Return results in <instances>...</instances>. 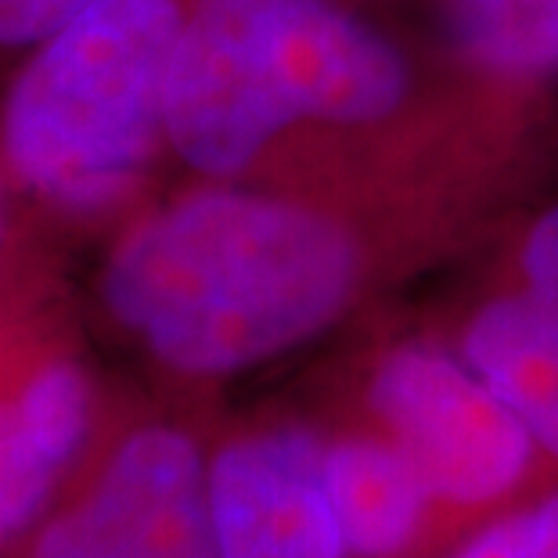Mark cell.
Listing matches in <instances>:
<instances>
[{
  "instance_id": "6da1fadb",
  "label": "cell",
  "mask_w": 558,
  "mask_h": 558,
  "mask_svg": "<svg viewBox=\"0 0 558 558\" xmlns=\"http://www.w3.org/2000/svg\"><path fill=\"white\" fill-rule=\"evenodd\" d=\"M364 292V248L303 202L202 187L148 213L105 259L101 303L184 378H231L342 325Z\"/></svg>"
},
{
  "instance_id": "7a4b0ae2",
  "label": "cell",
  "mask_w": 558,
  "mask_h": 558,
  "mask_svg": "<svg viewBox=\"0 0 558 558\" xmlns=\"http://www.w3.org/2000/svg\"><path fill=\"white\" fill-rule=\"evenodd\" d=\"M411 90L400 47L339 0H195L177 37L166 141L231 181L300 123H375Z\"/></svg>"
},
{
  "instance_id": "3957f363",
  "label": "cell",
  "mask_w": 558,
  "mask_h": 558,
  "mask_svg": "<svg viewBox=\"0 0 558 558\" xmlns=\"http://www.w3.org/2000/svg\"><path fill=\"white\" fill-rule=\"evenodd\" d=\"M181 26L177 0H98L33 47L0 105V151L15 181L65 209L120 202L170 145Z\"/></svg>"
},
{
  "instance_id": "277c9868",
  "label": "cell",
  "mask_w": 558,
  "mask_h": 558,
  "mask_svg": "<svg viewBox=\"0 0 558 558\" xmlns=\"http://www.w3.org/2000/svg\"><path fill=\"white\" fill-rule=\"evenodd\" d=\"M414 461L458 533L558 480L537 439L454 339L403 336L361 375V414Z\"/></svg>"
},
{
  "instance_id": "5b68a950",
  "label": "cell",
  "mask_w": 558,
  "mask_h": 558,
  "mask_svg": "<svg viewBox=\"0 0 558 558\" xmlns=\"http://www.w3.org/2000/svg\"><path fill=\"white\" fill-rule=\"evenodd\" d=\"M33 558H217L209 454L181 425L130 429L47 522Z\"/></svg>"
},
{
  "instance_id": "8992f818",
  "label": "cell",
  "mask_w": 558,
  "mask_h": 558,
  "mask_svg": "<svg viewBox=\"0 0 558 558\" xmlns=\"http://www.w3.org/2000/svg\"><path fill=\"white\" fill-rule=\"evenodd\" d=\"M217 558H347L325 483V433L281 418L209 454Z\"/></svg>"
},
{
  "instance_id": "52a82bcc",
  "label": "cell",
  "mask_w": 558,
  "mask_h": 558,
  "mask_svg": "<svg viewBox=\"0 0 558 558\" xmlns=\"http://www.w3.org/2000/svg\"><path fill=\"white\" fill-rule=\"evenodd\" d=\"M325 483L347 558H436L461 537L429 483L364 418L320 425Z\"/></svg>"
},
{
  "instance_id": "ba28073f",
  "label": "cell",
  "mask_w": 558,
  "mask_h": 558,
  "mask_svg": "<svg viewBox=\"0 0 558 558\" xmlns=\"http://www.w3.org/2000/svg\"><path fill=\"white\" fill-rule=\"evenodd\" d=\"M90 429L94 383L76 361H47L0 400V541L33 522Z\"/></svg>"
},
{
  "instance_id": "9c48e42d",
  "label": "cell",
  "mask_w": 558,
  "mask_h": 558,
  "mask_svg": "<svg viewBox=\"0 0 558 558\" xmlns=\"http://www.w3.org/2000/svg\"><path fill=\"white\" fill-rule=\"evenodd\" d=\"M454 347L558 469V306L522 289L497 292L461 320Z\"/></svg>"
},
{
  "instance_id": "30bf717a",
  "label": "cell",
  "mask_w": 558,
  "mask_h": 558,
  "mask_svg": "<svg viewBox=\"0 0 558 558\" xmlns=\"http://www.w3.org/2000/svg\"><path fill=\"white\" fill-rule=\"evenodd\" d=\"M444 11L472 65L515 80L558 73V0H447Z\"/></svg>"
},
{
  "instance_id": "8fae6325",
  "label": "cell",
  "mask_w": 558,
  "mask_h": 558,
  "mask_svg": "<svg viewBox=\"0 0 558 558\" xmlns=\"http://www.w3.org/2000/svg\"><path fill=\"white\" fill-rule=\"evenodd\" d=\"M436 558H558V480L469 526Z\"/></svg>"
},
{
  "instance_id": "7c38bea8",
  "label": "cell",
  "mask_w": 558,
  "mask_h": 558,
  "mask_svg": "<svg viewBox=\"0 0 558 558\" xmlns=\"http://www.w3.org/2000/svg\"><path fill=\"white\" fill-rule=\"evenodd\" d=\"M98 0H0V47H37Z\"/></svg>"
},
{
  "instance_id": "4fadbf2b",
  "label": "cell",
  "mask_w": 558,
  "mask_h": 558,
  "mask_svg": "<svg viewBox=\"0 0 558 558\" xmlns=\"http://www.w3.org/2000/svg\"><path fill=\"white\" fill-rule=\"evenodd\" d=\"M519 289L537 303L558 306V202L533 220L519 248Z\"/></svg>"
}]
</instances>
